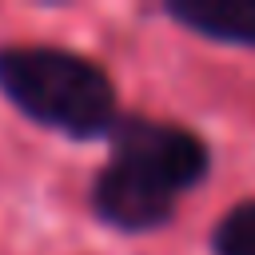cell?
<instances>
[{"label":"cell","instance_id":"obj_1","mask_svg":"<svg viewBox=\"0 0 255 255\" xmlns=\"http://www.w3.org/2000/svg\"><path fill=\"white\" fill-rule=\"evenodd\" d=\"M108 163L92 179V211L116 231H151L163 227L183 191H191L207 167V143L167 120L120 116Z\"/></svg>","mask_w":255,"mask_h":255},{"label":"cell","instance_id":"obj_2","mask_svg":"<svg viewBox=\"0 0 255 255\" xmlns=\"http://www.w3.org/2000/svg\"><path fill=\"white\" fill-rule=\"evenodd\" d=\"M0 96L28 120L68 139H100L120 124L108 72L68 48L8 44L0 48Z\"/></svg>","mask_w":255,"mask_h":255},{"label":"cell","instance_id":"obj_3","mask_svg":"<svg viewBox=\"0 0 255 255\" xmlns=\"http://www.w3.org/2000/svg\"><path fill=\"white\" fill-rule=\"evenodd\" d=\"M163 12L203 40L255 48V0H167Z\"/></svg>","mask_w":255,"mask_h":255},{"label":"cell","instance_id":"obj_4","mask_svg":"<svg viewBox=\"0 0 255 255\" xmlns=\"http://www.w3.org/2000/svg\"><path fill=\"white\" fill-rule=\"evenodd\" d=\"M215 255H255V199L235 203L211 231Z\"/></svg>","mask_w":255,"mask_h":255}]
</instances>
